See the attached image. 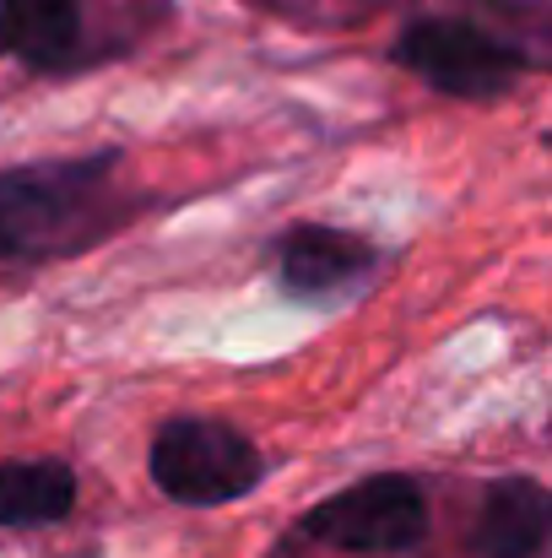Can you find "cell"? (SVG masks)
<instances>
[{"mask_svg": "<svg viewBox=\"0 0 552 558\" xmlns=\"http://www.w3.org/2000/svg\"><path fill=\"white\" fill-rule=\"evenodd\" d=\"M422 532H428V505L422 488L406 477H368L309 510L304 521V537L336 554H406L422 543Z\"/></svg>", "mask_w": 552, "mask_h": 558, "instance_id": "4", "label": "cell"}, {"mask_svg": "<svg viewBox=\"0 0 552 558\" xmlns=\"http://www.w3.org/2000/svg\"><path fill=\"white\" fill-rule=\"evenodd\" d=\"M152 483L180 505H228L260 483V450L217 417H174L152 439Z\"/></svg>", "mask_w": 552, "mask_h": 558, "instance_id": "2", "label": "cell"}, {"mask_svg": "<svg viewBox=\"0 0 552 558\" xmlns=\"http://www.w3.org/2000/svg\"><path fill=\"white\" fill-rule=\"evenodd\" d=\"M0 49H5V44H0Z\"/></svg>", "mask_w": 552, "mask_h": 558, "instance_id": "9", "label": "cell"}, {"mask_svg": "<svg viewBox=\"0 0 552 558\" xmlns=\"http://www.w3.org/2000/svg\"><path fill=\"white\" fill-rule=\"evenodd\" d=\"M368 266H373V255L364 239L336 233V228H298L282 244V282L298 299H326V293L358 282Z\"/></svg>", "mask_w": 552, "mask_h": 558, "instance_id": "6", "label": "cell"}, {"mask_svg": "<svg viewBox=\"0 0 552 558\" xmlns=\"http://www.w3.org/2000/svg\"><path fill=\"white\" fill-rule=\"evenodd\" d=\"M0 44L33 71H71L82 54V0H0Z\"/></svg>", "mask_w": 552, "mask_h": 558, "instance_id": "5", "label": "cell"}, {"mask_svg": "<svg viewBox=\"0 0 552 558\" xmlns=\"http://www.w3.org/2000/svg\"><path fill=\"white\" fill-rule=\"evenodd\" d=\"M548 488L531 477H510L482 505L477 548L488 558H537L548 543Z\"/></svg>", "mask_w": 552, "mask_h": 558, "instance_id": "7", "label": "cell"}, {"mask_svg": "<svg viewBox=\"0 0 552 558\" xmlns=\"http://www.w3.org/2000/svg\"><path fill=\"white\" fill-rule=\"evenodd\" d=\"M395 60L450 98H493L526 71L515 44H504L471 22H455V16H428V22L406 27Z\"/></svg>", "mask_w": 552, "mask_h": 558, "instance_id": "3", "label": "cell"}, {"mask_svg": "<svg viewBox=\"0 0 552 558\" xmlns=\"http://www.w3.org/2000/svg\"><path fill=\"white\" fill-rule=\"evenodd\" d=\"M103 174H109V158L0 174V260L71 250L82 239V222L93 217V195L103 185Z\"/></svg>", "mask_w": 552, "mask_h": 558, "instance_id": "1", "label": "cell"}, {"mask_svg": "<svg viewBox=\"0 0 552 558\" xmlns=\"http://www.w3.org/2000/svg\"><path fill=\"white\" fill-rule=\"evenodd\" d=\"M76 477L60 461H0V526H49L71 515Z\"/></svg>", "mask_w": 552, "mask_h": 558, "instance_id": "8", "label": "cell"}]
</instances>
